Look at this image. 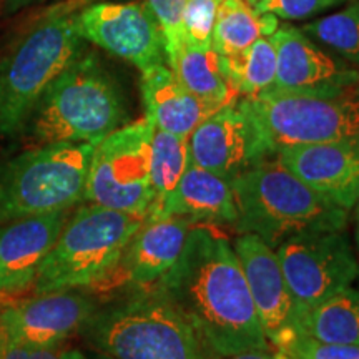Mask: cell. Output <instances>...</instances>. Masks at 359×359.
I'll return each mask as SVG.
<instances>
[{
  "instance_id": "6da1fadb",
  "label": "cell",
  "mask_w": 359,
  "mask_h": 359,
  "mask_svg": "<svg viewBox=\"0 0 359 359\" xmlns=\"http://www.w3.org/2000/svg\"><path fill=\"white\" fill-rule=\"evenodd\" d=\"M151 288L190 323L215 359L271 348L233 245L212 224H193L178 259Z\"/></svg>"
},
{
  "instance_id": "7a4b0ae2",
  "label": "cell",
  "mask_w": 359,
  "mask_h": 359,
  "mask_svg": "<svg viewBox=\"0 0 359 359\" xmlns=\"http://www.w3.org/2000/svg\"><path fill=\"white\" fill-rule=\"evenodd\" d=\"M127 122L115 79L93 53L80 52L35 103L22 135L32 147L98 143Z\"/></svg>"
},
{
  "instance_id": "3957f363",
  "label": "cell",
  "mask_w": 359,
  "mask_h": 359,
  "mask_svg": "<svg viewBox=\"0 0 359 359\" xmlns=\"http://www.w3.org/2000/svg\"><path fill=\"white\" fill-rule=\"evenodd\" d=\"M238 206L236 230L251 233L273 250L306 231L344 230L349 212L318 195L275 155L231 180Z\"/></svg>"
},
{
  "instance_id": "277c9868",
  "label": "cell",
  "mask_w": 359,
  "mask_h": 359,
  "mask_svg": "<svg viewBox=\"0 0 359 359\" xmlns=\"http://www.w3.org/2000/svg\"><path fill=\"white\" fill-rule=\"evenodd\" d=\"M111 359H215L185 318L154 288L95 309L80 331Z\"/></svg>"
},
{
  "instance_id": "5b68a950",
  "label": "cell",
  "mask_w": 359,
  "mask_h": 359,
  "mask_svg": "<svg viewBox=\"0 0 359 359\" xmlns=\"http://www.w3.org/2000/svg\"><path fill=\"white\" fill-rule=\"evenodd\" d=\"M147 215L115 212L87 203L67 219L43 259L34 293L93 288L115 263Z\"/></svg>"
},
{
  "instance_id": "8992f818",
  "label": "cell",
  "mask_w": 359,
  "mask_h": 359,
  "mask_svg": "<svg viewBox=\"0 0 359 359\" xmlns=\"http://www.w3.org/2000/svg\"><path fill=\"white\" fill-rule=\"evenodd\" d=\"M75 15H48L0 62V137L22 135L35 103L82 52Z\"/></svg>"
},
{
  "instance_id": "52a82bcc",
  "label": "cell",
  "mask_w": 359,
  "mask_h": 359,
  "mask_svg": "<svg viewBox=\"0 0 359 359\" xmlns=\"http://www.w3.org/2000/svg\"><path fill=\"white\" fill-rule=\"evenodd\" d=\"M97 143L34 147L0 167V224L70 210L83 200Z\"/></svg>"
},
{
  "instance_id": "ba28073f",
  "label": "cell",
  "mask_w": 359,
  "mask_h": 359,
  "mask_svg": "<svg viewBox=\"0 0 359 359\" xmlns=\"http://www.w3.org/2000/svg\"><path fill=\"white\" fill-rule=\"evenodd\" d=\"M241 105L262 133L269 154L285 147L359 142V83L334 93L269 88Z\"/></svg>"
},
{
  "instance_id": "9c48e42d",
  "label": "cell",
  "mask_w": 359,
  "mask_h": 359,
  "mask_svg": "<svg viewBox=\"0 0 359 359\" xmlns=\"http://www.w3.org/2000/svg\"><path fill=\"white\" fill-rule=\"evenodd\" d=\"M154 130V125L143 118L123 125L97 143L83 201L115 212L148 213L155 198L150 177Z\"/></svg>"
},
{
  "instance_id": "30bf717a",
  "label": "cell",
  "mask_w": 359,
  "mask_h": 359,
  "mask_svg": "<svg viewBox=\"0 0 359 359\" xmlns=\"http://www.w3.org/2000/svg\"><path fill=\"white\" fill-rule=\"evenodd\" d=\"M296 308V320L359 276V263L344 230L306 231L275 248Z\"/></svg>"
},
{
  "instance_id": "8fae6325",
  "label": "cell",
  "mask_w": 359,
  "mask_h": 359,
  "mask_svg": "<svg viewBox=\"0 0 359 359\" xmlns=\"http://www.w3.org/2000/svg\"><path fill=\"white\" fill-rule=\"evenodd\" d=\"M80 37L142 72L167 64L165 39L148 4L100 2L75 15Z\"/></svg>"
},
{
  "instance_id": "7c38bea8",
  "label": "cell",
  "mask_w": 359,
  "mask_h": 359,
  "mask_svg": "<svg viewBox=\"0 0 359 359\" xmlns=\"http://www.w3.org/2000/svg\"><path fill=\"white\" fill-rule=\"evenodd\" d=\"M193 224L182 217H147L115 266L90 290L114 293L155 286L178 259Z\"/></svg>"
},
{
  "instance_id": "4fadbf2b",
  "label": "cell",
  "mask_w": 359,
  "mask_h": 359,
  "mask_svg": "<svg viewBox=\"0 0 359 359\" xmlns=\"http://www.w3.org/2000/svg\"><path fill=\"white\" fill-rule=\"evenodd\" d=\"M193 165L233 180L269 154L262 133L241 102L223 105L188 137Z\"/></svg>"
},
{
  "instance_id": "5bb4252c",
  "label": "cell",
  "mask_w": 359,
  "mask_h": 359,
  "mask_svg": "<svg viewBox=\"0 0 359 359\" xmlns=\"http://www.w3.org/2000/svg\"><path fill=\"white\" fill-rule=\"evenodd\" d=\"M95 309V302L79 290L40 293L0 308V333L22 344L57 348L80 333Z\"/></svg>"
},
{
  "instance_id": "9a60e30c",
  "label": "cell",
  "mask_w": 359,
  "mask_h": 359,
  "mask_svg": "<svg viewBox=\"0 0 359 359\" xmlns=\"http://www.w3.org/2000/svg\"><path fill=\"white\" fill-rule=\"evenodd\" d=\"M233 245L266 339L281 349L298 333L296 308L275 250L262 238L241 233Z\"/></svg>"
},
{
  "instance_id": "2e32d148",
  "label": "cell",
  "mask_w": 359,
  "mask_h": 359,
  "mask_svg": "<svg viewBox=\"0 0 359 359\" xmlns=\"http://www.w3.org/2000/svg\"><path fill=\"white\" fill-rule=\"evenodd\" d=\"M276 79L273 90L294 93H334L359 83V69L348 64L302 29L283 25L273 34Z\"/></svg>"
},
{
  "instance_id": "e0dca14e",
  "label": "cell",
  "mask_w": 359,
  "mask_h": 359,
  "mask_svg": "<svg viewBox=\"0 0 359 359\" xmlns=\"http://www.w3.org/2000/svg\"><path fill=\"white\" fill-rule=\"evenodd\" d=\"M273 155L323 198L346 212L356 206L359 201V142L285 147Z\"/></svg>"
},
{
  "instance_id": "ac0fdd59",
  "label": "cell",
  "mask_w": 359,
  "mask_h": 359,
  "mask_svg": "<svg viewBox=\"0 0 359 359\" xmlns=\"http://www.w3.org/2000/svg\"><path fill=\"white\" fill-rule=\"evenodd\" d=\"M69 210L32 215L0 226V293H20L34 286L43 259L64 230Z\"/></svg>"
},
{
  "instance_id": "d6986e66",
  "label": "cell",
  "mask_w": 359,
  "mask_h": 359,
  "mask_svg": "<svg viewBox=\"0 0 359 359\" xmlns=\"http://www.w3.org/2000/svg\"><path fill=\"white\" fill-rule=\"evenodd\" d=\"M147 217H182L195 224L236 226L238 206L231 180L190 163L177 188Z\"/></svg>"
},
{
  "instance_id": "ffe728a7",
  "label": "cell",
  "mask_w": 359,
  "mask_h": 359,
  "mask_svg": "<svg viewBox=\"0 0 359 359\" xmlns=\"http://www.w3.org/2000/svg\"><path fill=\"white\" fill-rule=\"evenodd\" d=\"M145 118L156 130L188 138L206 116L222 107L201 100L178 82L167 64L142 72Z\"/></svg>"
},
{
  "instance_id": "44dd1931",
  "label": "cell",
  "mask_w": 359,
  "mask_h": 359,
  "mask_svg": "<svg viewBox=\"0 0 359 359\" xmlns=\"http://www.w3.org/2000/svg\"><path fill=\"white\" fill-rule=\"evenodd\" d=\"M167 65L178 82L201 100L217 107L235 102L238 93L228 80L224 58L212 45L196 47L180 42L167 55Z\"/></svg>"
},
{
  "instance_id": "7402d4cb",
  "label": "cell",
  "mask_w": 359,
  "mask_h": 359,
  "mask_svg": "<svg viewBox=\"0 0 359 359\" xmlns=\"http://www.w3.org/2000/svg\"><path fill=\"white\" fill-rule=\"evenodd\" d=\"M298 333L334 344L359 346V290L336 291L296 320Z\"/></svg>"
},
{
  "instance_id": "603a6c76",
  "label": "cell",
  "mask_w": 359,
  "mask_h": 359,
  "mask_svg": "<svg viewBox=\"0 0 359 359\" xmlns=\"http://www.w3.org/2000/svg\"><path fill=\"white\" fill-rule=\"evenodd\" d=\"M278 29L280 22L271 13L259 12L245 0H223L215 22L212 47L223 57L236 55Z\"/></svg>"
},
{
  "instance_id": "cb8c5ba5",
  "label": "cell",
  "mask_w": 359,
  "mask_h": 359,
  "mask_svg": "<svg viewBox=\"0 0 359 359\" xmlns=\"http://www.w3.org/2000/svg\"><path fill=\"white\" fill-rule=\"evenodd\" d=\"M223 58L228 80L240 95L255 97L275 85L276 45L273 35L258 39L236 55Z\"/></svg>"
},
{
  "instance_id": "d4e9b609",
  "label": "cell",
  "mask_w": 359,
  "mask_h": 359,
  "mask_svg": "<svg viewBox=\"0 0 359 359\" xmlns=\"http://www.w3.org/2000/svg\"><path fill=\"white\" fill-rule=\"evenodd\" d=\"M190 163L188 138L163 130H154L150 143V177L155 198L150 210L161 203L177 188Z\"/></svg>"
},
{
  "instance_id": "484cf974",
  "label": "cell",
  "mask_w": 359,
  "mask_h": 359,
  "mask_svg": "<svg viewBox=\"0 0 359 359\" xmlns=\"http://www.w3.org/2000/svg\"><path fill=\"white\" fill-rule=\"evenodd\" d=\"M302 30L348 64L359 69V2L351 0L346 7L303 25Z\"/></svg>"
},
{
  "instance_id": "4316f807",
  "label": "cell",
  "mask_w": 359,
  "mask_h": 359,
  "mask_svg": "<svg viewBox=\"0 0 359 359\" xmlns=\"http://www.w3.org/2000/svg\"><path fill=\"white\" fill-rule=\"evenodd\" d=\"M223 0H187L182 13V40L196 47L212 45L215 22Z\"/></svg>"
},
{
  "instance_id": "83f0119b",
  "label": "cell",
  "mask_w": 359,
  "mask_h": 359,
  "mask_svg": "<svg viewBox=\"0 0 359 359\" xmlns=\"http://www.w3.org/2000/svg\"><path fill=\"white\" fill-rule=\"evenodd\" d=\"M278 351L291 359H359V346L326 343L303 333H296Z\"/></svg>"
},
{
  "instance_id": "f1b7e54d",
  "label": "cell",
  "mask_w": 359,
  "mask_h": 359,
  "mask_svg": "<svg viewBox=\"0 0 359 359\" xmlns=\"http://www.w3.org/2000/svg\"><path fill=\"white\" fill-rule=\"evenodd\" d=\"M349 2L351 0H259L255 8L283 20H302Z\"/></svg>"
},
{
  "instance_id": "f546056e",
  "label": "cell",
  "mask_w": 359,
  "mask_h": 359,
  "mask_svg": "<svg viewBox=\"0 0 359 359\" xmlns=\"http://www.w3.org/2000/svg\"><path fill=\"white\" fill-rule=\"evenodd\" d=\"M187 0H147L163 32L167 55L182 40V13Z\"/></svg>"
},
{
  "instance_id": "4dcf8cb0",
  "label": "cell",
  "mask_w": 359,
  "mask_h": 359,
  "mask_svg": "<svg viewBox=\"0 0 359 359\" xmlns=\"http://www.w3.org/2000/svg\"><path fill=\"white\" fill-rule=\"evenodd\" d=\"M0 359H62L55 348H39L8 339L0 333Z\"/></svg>"
},
{
  "instance_id": "1f68e13d",
  "label": "cell",
  "mask_w": 359,
  "mask_h": 359,
  "mask_svg": "<svg viewBox=\"0 0 359 359\" xmlns=\"http://www.w3.org/2000/svg\"><path fill=\"white\" fill-rule=\"evenodd\" d=\"M223 359H291V358L286 356L285 353L278 351V349L276 351H273V349L269 348V349H251V351L238 353Z\"/></svg>"
},
{
  "instance_id": "d6a6232c",
  "label": "cell",
  "mask_w": 359,
  "mask_h": 359,
  "mask_svg": "<svg viewBox=\"0 0 359 359\" xmlns=\"http://www.w3.org/2000/svg\"><path fill=\"white\" fill-rule=\"evenodd\" d=\"M32 2L34 0H4L7 12H17L20 11V8H24L25 6H30Z\"/></svg>"
},
{
  "instance_id": "836d02e7",
  "label": "cell",
  "mask_w": 359,
  "mask_h": 359,
  "mask_svg": "<svg viewBox=\"0 0 359 359\" xmlns=\"http://www.w3.org/2000/svg\"><path fill=\"white\" fill-rule=\"evenodd\" d=\"M62 359H88L77 349H70V351H62Z\"/></svg>"
},
{
  "instance_id": "e575fe53",
  "label": "cell",
  "mask_w": 359,
  "mask_h": 359,
  "mask_svg": "<svg viewBox=\"0 0 359 359\" xmlns=\"http://www.w3.org/2000/svg\"><path fill=\"white\" fill-rule=\"evenodd\" d=\"M354 245L358 250V263H359V219H356V230H354Z\"/></svg>"
},
{
  "instance_id": "d590c367",
  "label": "cell",
  "mask_w": 359,
  "mask_h": 359,
  "mask_svg": "<svg viewBox=\"0 0 359 359\" xmlns=\"http://www.w3.org/2000/svg\"><path fill=\"white\" fill-rule=\"evenodd\" d=\"M354 219H359V201L356 203V206H354Z\"/></svg>"
},
{
  "instance_id": "8d00e7d4",
  "label": "cell",
  "mask_w": 359,
  "mask_h": 359,
  "mask_svg": "<svg viewBox=\"0 0 359 359\" xmlns=\"http://www.w3.org/2000/svg\"><path fill=\"white\" fill-rule=\"evenodd\" d=\"M93 359H111V358H109V356H105V354H102V353H97L95 356H93Z\"/></svg>"
},
{
  "instance_id": "74e56055",
  "label": "cell",
  "mask_w": 359,
  "mask_h": 359,
  "mask_svg": "<svg viewBox=\"0 0 359 359\" xmlns=\"http://www.w3.org/2000/svg\"><path fill=\"white\" fill-rule=\"evenodd\" d=\"M245 2H248V4H251V6H255V4H258L259 0H245Z\"/></svg>"
}]
</instances>
